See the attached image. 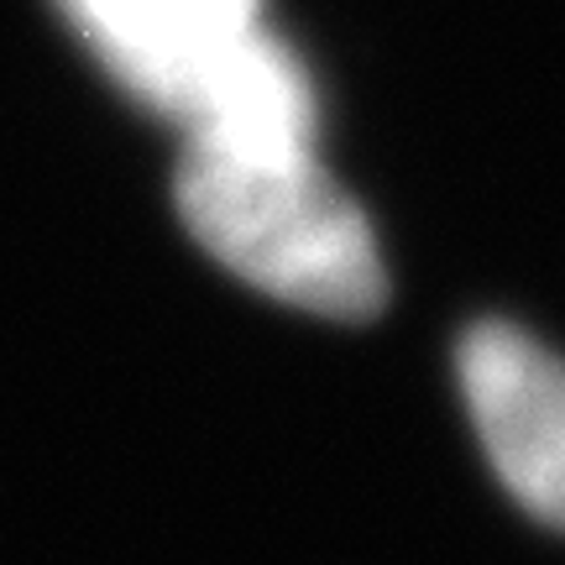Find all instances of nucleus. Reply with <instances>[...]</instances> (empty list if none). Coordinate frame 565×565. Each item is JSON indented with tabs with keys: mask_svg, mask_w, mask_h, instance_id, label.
<instances>
[{
	"mask_svg": "<svg viewBox=\"0 0 565 565\" xmlns=\"http://www.w3.org/2000/svg\"><path fill=\"white\" fill-rule=\"evenodd\" d=\"M189 17H200L204 26H221V32H252L263 26V0H179Z\"/></svg>",
	"mask_w": 565,
	"mask_h": 565,
	"instance_id": "nucleus-4",
	"label": "nucleus"
},
{
	"mask_svg": "<svg viewBox=\"0 0 565 565\" xmlns=\"http://www.w3.org/2000/svg\"><path fill=\"white\" fill-rule=\"evenodd\" d=\"M63 11L95 58L189 141L236 152L315 147V84L263 26L221 32L179 0H63Z\"/></svg>",
	"mask_w": 565,
	"mask_h": 565,
	"instance_id": "nucleus-2",
	"label": "nucleus"
},
{
	"mask_svg": "<svg viewBox=\"0 0 565 565\" xmlns=\"http://www.w3.org/2000/svg\"><path fill=\"white\" fill-rule=\"evenodd\" d=\"M189 236L236 278L330 320H372L387 303L383 252L341 183L303 152L194 147L179 168Z\"/></svg>",
	"mask_w": 565,
	"mask_h": 565,
	"instance_id": "nucleus-1",
	"label": "nucleus"
},
{
	"mask_svg": "<svg viewBox=\"0 0 565 565\" xmlns=\"http://www.w3.org/2000/svg\"><path fill=\"white\" fill-rule=\"evenodd\" d=\"M456 372L508 492L565 529V362L524 330L482 320L466 330Z\"/></svg>",
	"mask_w": 565,
	"mask_h": 565,
	"instance_id": "nucleus-3",
	"label": "nucleus"
}]
</instances>
